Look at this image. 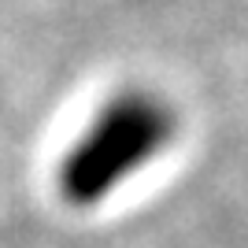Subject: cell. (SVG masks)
Listing matches in <instances>:
<instances>
[{"label":"cell","instance_id":"1","mask_svg":"<svg viewBox=\"0 0 248 248\" xmlns=\"http://www.w3.org/2000/svg\"><path fill=\"white\" fill-rule=\"evenodd\" d=\"M178 134V115L159 93L123 89L104 104L78 141L67 148L56 174L71 207H96L115 189L145 170Z\"/></svg>","mask_w":248,"mask_h":248}]
</instances>
